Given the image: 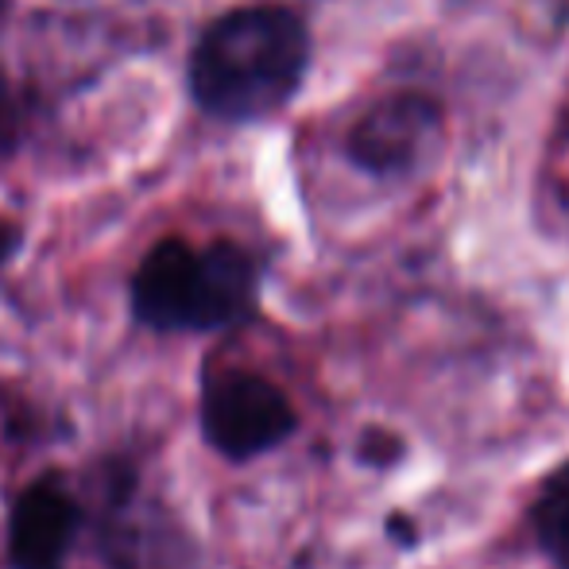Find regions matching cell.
Instances as JSON below:
<instances>
[{"instance_id": "cell-4", "label": "cell", "mask_w": 569, "mask_h": 569, "mask_svg": "<svg viewBox=\"0 0 569 569\" xmlns=\"http://www.w3.org/2000/svg\"><path fill=\"white\" fill-rule=\"evenodd\" d=\"M202 427L226 457H256L291 435L295 411L263 376L229 372L206 388Z\"/></svg>"}, {"instance_id": "cell-2", "label": "cell", "mask_w": 569, "mask_h": 569, "mask_svg": "<svg viewBox=\"0 0 569 569\" xmlns=\"http://www.w3.org/2000/svg\"><path fill=\"white\" fill-rule=\"evenodd\" d=\"M260 271L240 244L159 240L132 276V310L151 330H221L252 315Z\"/></svg>"}, {"instance_id": "cell-5", "label": "cell", "mask_w": 569, "mask_h": 569, "mask_svg": "<svg viewBox=\"0 0 569 569\" xmlns=\"http://www.w3.org/2000/svg\"><path fill=\"white\" fill-rule=\"evenodd\" d=\"M74 531L78 503L54 480L31 485L12 508L8 562H12V569H62Z\"/></svg>"}, {"instance_id": "cell-7", "label": "cell", "mask_w": 569, "mask_h": 569, "mask_svg": "<svg viewBox=\"0 0 569 569\" xmlns=\"http://www.w3.org/2000/svg\"><path fill=\"white\" fill-rule=\"evenodd\" d=\"M20 128H23L20 101H16V90H12V82H8V74L0 70V156L20 143Z\"/></svg>"}, {"instance_id": "cell-8", "label": "cell", "mask_w": 569, "mask_h": 569, "mask_svg": "<svg viewBox=\"0 0 569 569\" xmlns=\"http://www.w3.org/2000/svg\"><path fill=\"white\" fill-rule=\"evenodd\" d=\"M16 248H20V229H16L12 221H4V218H0V263H4V260H12V256H16Z\"/></svg>"}, {"instance_id": "cell-3", "label": "cell", "mask_w": 569, "mask_h": 569, "mask_svg": "<svg viewBox=\"0 0 569 569\" xmlns=\"http://www.w3.org/2000/svg\"><path fill=\"white\" fill-rule=\"evenodd\" d=\"M446 124V109L422 90H399L376 101L345 136V156L352 167L376 179L407 174L422 159V151L438 140Z\"/></svg>"}, {"instance_id": "cell-6", "label": "cell", "mask_w": 569, "mask_h": 569, "mask_svg": "<svg viewBox=\"0 0 569 569\" xmlns=\"http://www.w3.org/2000/svg\"><path fill=\"white\" fill-rule=\"evenodd\" d=\"M535 531H539L547 555L569 569V465L542 485V496L535 503Z\"/></svg>"}, {"instance_id": "cell-1", "label": "cell", "mask_w": 569, "mask_h": 569, "mask_svg": "<svg viewBox=\"0 0 569 569\" xmlns=\"http://www.w3.org/2000/svg\"><path fill=\"white\" fill-rule=\"evenodd\" d=\"M310 51V28L295 8H232L198 36L190 51V98L202 113L229 124L268 120L302 90Z\"/></svg>"}]
</instances>
